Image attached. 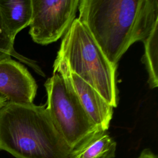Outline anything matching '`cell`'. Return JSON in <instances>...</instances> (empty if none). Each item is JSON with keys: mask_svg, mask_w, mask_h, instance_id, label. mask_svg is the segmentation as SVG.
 I'll return each instance as SVG.
<instances>
[{"mask_svg": "<svg viewBox=\"0 0 158 158\" xmlns=\"http://www.w3.org/2000/svg\"><path fill=\"white\" fill-rule=\"evenodd\" d=\"M78 19L114 65L158 23L157 0H80Z\"/></svg>", "mask_w": 158, "mask_h": 158, "instance_id": "obj_1", "label": "cell"}, {"mask_svg": "<svg viewBox=\"0 0 158 158\" xmlns=\"http://www.w3.org/2000/svg\"><path fill=\"white\" fill-rule=\"evenodd\" d=\"M0 149L15 158H69L71 151L45 105L10 102L0 109Z\"/></svg>", "mask_w": 158, "mask_h": 158, "instance_id": "obj_2", "label": "cell"}, {"mask_svg": "<svg viewBox=\"0 0 158 158\" xmlns=\"http://www.w3.org/2000/svg\"><path fill=\"white\" fill-rule=\"evenodd\" d=\"M57 57L65 62L72 72L94 88L109 105L117 106V66L108 60L78 19H75L65 33Z\"/></svg>", "mask_w": 158, "mask_h": 158, "instance_id": "obj_3", "label": "cell"}, {"mask_svg": "<svg viewBox=\"0 0 158 158\" xmlns=\"http://www.w3.org/2000/svg\"><path fill=\"white\" fill-rule=\"evenodd\" d=\"M44 86L47 93L46 110L71 151L88 136L101 130L60 74L53 73Z\"/></svg>", "mask_w": 158, "mask_h": 158, "instance_id": "obj_4", "label": "cell"}, {"mask_svg": "<svg viewBox=\"0 0 158 158\" xmlns=\"http://www.w3.org/2000/svg\"><path fill=\"white\" fill-rule=\"evenodd\" d=\"M80 0H31L29 33L36 43L46 45L65 35L75 20Z\"/></svg>", "mask_w": 158, "mask_h": 158, "instance_id": "obj_5", "label": "cell"}, {"mask_svg": "<svg viewBox=\"0 0 158 158\" xmlns=\"http://www.w3.org/2000/svg\"><path fill=\"white\" fill-rule=\"evenodd\" d=\"M59 73L69 88L75 94L85 111L102 131H107L112 117L114 107L109 105L91 85L72 72L65 62L56 57L53 73Z\"/></svg>", "mask_w": 158, "mask_h": 158, "instance_id": "obj_6", "label": "cell"}, {"mask_svg": "<svg viewBox=\"0 0 158 158\" xmlns=\"http://www.w3.org/2000/svg\"><path fill=\"white\" fill-rule=\"evenodd\" d=\"M36 89L34 78L23 65L11 58L0 62V94L7 102L31 104Z\"/></svg>", "mask_w": 158, "mask_h": 158, "instance_id": "obj_7", "label": "cell"}, {"mask_svg": "<svg viewBox=\"0 0 158 158\" xmlns=\"http://www.w3.org/2000/svg\"><path fill=\"white\" fill-rule=\"evenodd\" d=\"M32 15L31 0H0V17L10 36L29 26Z\"/></svg>", "mask_w": 158, "mask_h": 158, "instance_id": "obj_8", "label": "cell"}, {"mask_svg": "<svg viewBox=\"0 0 158 158\" xmlns=\"http://www.w3.org/2000/svg\"><path fill=\"white\" fill-rule=\"evenodd\" d=\"M117 143L107 131L91 134L70 152L69 158H114Z\"/></svg>", "mask_w": 158, "mask_h": 158, "instance_id": "obj_9", "label": "cell"}, {"mask_svg": "<svg viewBox=\"0 0 158 158\" xmlns=\"http://www.w3.org/2000/svg\"><path fill=\"white\" fill-rule=\"evenodd\" d=\"M144 52L141 59L148 73V83L151 88L158 86L157 56H158V23L143 41Z\"/></svg>", "mask_w": 158, "mask_h": 158, "instance_id": "obj_10", "label": "cell"}, {"mask_svg": "<svg viewBox=\"0 0 158 158\" xmlns=\"http://www.w3.org/2000/svg\"><path fill=\"white\" fill-rule=\"evenodd\" d=\"M14 40L10 36L5 28L0 17V62L11 58V56L12 55L28 64L33 67L38 73L44 76L43 72L36 64H35L32 61L20 56L15 52L14 49Z\"/></svg>", "mask_w": 158, "mask_h": 158, "instance_id": "obj_11", "label": "cell"}, {"mask_svg": "<svg viewBox=\"0 0 158 158\" xmlns=\"http://www.w3.org/2000/svg\"><path fill=\"white\" fill-rule=\"evenodd\" d=\"M137 158H157V157L150 149L147 148L143 149Z\"/></svg>", "mask_w": 158, "mask_h": 158, "instance_id": "obj_12", "label": "cell"}, {"mask_svg": "<svg viewBox=\"0 0 158 158\" xmlns=\"http://www.w3.org/2000/svg\"><path fill=\"white\" fill-rule=\"evenodd\" d=\"M7 102V100L5 98V96H4L1 94H0V109L2 107H3L6 104Z\"/></svg>", "mask_w": 158, "mask_h": 158, "instance_id": "obj_13", "label": "cell"}]
</instances>
